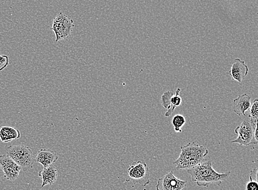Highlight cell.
Listing matches in <instances>:
<instances>
[{
	"label": "cell",
	"instance_id": "obj_1",
	"mask_svg": "<svg viewBox=\"0 0 258 190\" xmlns=\"http://www.w3.org/2000/svg\"><path fill=\"white\" fill-rule=\"evenodd\" d=\"M213 164L212 159H205L194 167L187 169V171L191 175L192 181L200 187H208L213 183L220 186L229 178L231 171L219 173L213 168Z\"/></svg>",
	"mask_w": 258,
	"mask_h": 190
},
{
	"label": "cell",
	"instance_id": "obj_2",
	"mask_svg": "<svg viewBox=\"0 0 258 190\" xmlns=\"http://www.w3.org/2000/svg\"><path fill=\"white\" fill-rule=\"evenodd\" d=\"M181 154L173 164L177 169H189L204 160L209 151L204 146L195 142L180 147Z\"/></svg>",
	"mask_w": 258,
	"mask_h": 190
},
{
	"label": "cell",
	"instance_id": "obj_3",
	"mask_svg": "<svg viewBox=\"0 0 258 190\" xmlns=\"http://www.w3.org/2000/svg\"><path fill=\"white\" fill-rule=\"evenodd\" d=\"M6 154L14 159L24 171L33 167L35 157L29 146L24 145H11L6 149Z\"/></svg>",
	"mask_w": 258,
	"mask_h": 190
},
{
	"label": "cell",
	"instance_id": "obj_4",
	"mask_svg": "<svg viewBox=\"0 0 258 190\" xmlns=\"http://www.w3.org/2000/svg\"><path fill=\"white\" fill-rule=\"evenodd\" d=\"M127 176L126 181H133L134 185L139 183L145 187L150 183V170L148 165L144 161L133 162L127 169Z\"/></svg>",
	"mask_w": 258,
	"mask_h": 190
},
{
	"label": "cell",
	"instance_id": "obj_5",
	"mask_svg": "<svg viewBox=\"0 0 258 190\" xmlns=\"http://www.w3.org/2000/svg\"><path fill=\"white\" fill-rule=\"evenodd\" d=\"M256 121L251 119L249 116L244 119L240 125L235 130L237 138L232 141V144L247 146L254 145V132Z\"/></svg>",
	"mask_w": 258,
	"mask_h": 190
},
{
	"label": "cell",
	"instance_id": "obj_6",
	"mask_svg": "<svg viewBox=\"0 0 258 190\" xmlns=\"http://www.w3.org/2000/svg\"><path fill=\"white\" fill-rule=\"evenodd\" d=\"M75 27L74 21L69 16L60 13L54 18L51 28L56 35V42L69 38Z\"/></svg>",
	"mask_w": 258,
	"mask_h": 190
},
{
	"label": "cell",
	"instance_id": "obj_7",
	"mask_svg": "<svg viewBox=\"0 0 258 190\" xmlns=\"http://www.w3.org/2000/svg\"><path fill=\"white\" fill-rule=\"evenodd\" d=\"M0 167L3 171L4 178L14 181L19 176L22 168L7 154L0 155Z\"/></svg>",
	"mask_w": 258,
	"mask_h": 190
},
{
	"label": "cell",
	"instance_id": "obj_8",
	"mask_svg": "<svg viewBox=\"0 0 258 190\" xmlns=\"http://www.w3.org/2000/svg\"><path fill=\"white\" fill-rule=\"evenodd\" d=\"M186 181L177 178L173 171L163 175L158 180L156 188L158 190H181L186 187Z\"/></svg>",
	"mask_w": 258,
	"mask_h": 190
},
{
	"label": "cell",
	"instance_id": "obj_9",
	"mask_svg": "<svg viewBox=\"0 0 258 190\" xmlns=\"http://www.w3.org/2000/svg\"><path fill=\"white\" fill-rule=\"evenodd\" d=\"M248 67L245 64L244 61L236 58L233 61L227 74L230 76L233 80L241 83L248 75Z\"/></svg>",
	"mask_w": 258,
	"mask_h": 190
},
{
	"label": "cell",
	"instance_id": "obj_10",
	"mask_svg": "<svg viewBox=\"0 0 258 190\" xmlns=\"http://www.w3.org/2000/svg\"><path fill=\"white\" fill-rule=\"evenodd\" d=\"M251 106V97L247 94L239 95L233 101V111L239 116H245Z\"/></svg>",
	"mask_w": 258,
	"mask_h": 190
},
{
	"label": "cell",
	"instance_id": "obj_11",
	"mask_svg": "<svg viewBox=\"0 0 258 190\" xmlns=\"http://www.w3.org/2000/svg\"><path fill=\"white\" fill-rule=\"evenodd\" d=\"M58 155L56 152L50 149H41L35 157V161L41 164L44 168L56 162Z\"/></svg>",
	"mask_w": 258,
	"mask_h": 190
},
{
	"label": "cell",
	"instance_id": "obj_12",
	"mask_svg": "<svg viewBox=\"0 0 258 190\" xmlns=\"http://www.w3.org/2000/svg\"><path fill=\"white\" fill-rule=\"evenodd\" d=\"M42 179L41 188L46 185H52L56 181L58 177L57 170L53 164L44 168L38 174Z\"/></svg>",
	"mask_w": 258,
	"mask_h": 190
},
{
	"label": "cell",
	"instance_id": "obj_13",
	"mask_svg": "<svg viewBox=\"0 0 258 190\" xmlns=\"http://www.w3.org/2000/svg\"><path fill=\"white\" fill-rule=\"evenodd\" d=\"M21 132L15 127L4 126L0 128V140L3 143H9L21 138Z\"/></svg>",
	"mask_w": 258,
	"mask_h": 190
},
{
	"label": "cell",
	"instance_id": "obj_14",
	"mask_svg": "<svg viewBox=\"0 0 258 190\" xmlns=\"http://www.w3.org/2000/svg\"><path fill=\"white\" fill-rule=\"evenodd\" d=\"M181 89L180 88H177L175 91V94H173L170 98V108L165 113V117H169L174 112L176 108L179 107L181 105L182 103V98L180 96Z\"/></svg>",
	"mask_w": 258,
	"mask_h": 190
},
{
	"label": "cell",
	"instance_id": "obj_15",
	"mask_svg": "<svg viewBox=\"0 0 258 190\" xmlns=\"http://www.w3.org/2000/svg\"><path fill=\"white\" fill-rule=\"evenodd\" d=\"M186 120L182 115H175L172 119L171 124L176 133H181L182 128L186 124Z\"/></svg>",
	"mask_w": 258,
	"mask_h": 190
},
{
	"label": "cell",
	"instance_id": "obj_16",
	"mask_svg": "<svg viewBox=\"0 0 258 190\" xmlns=\"http://www.w3.org/2000/svg\"><path fill=\"white\" fill-rule=\"evenodd\" d=\"M248 116L254 121L258 120V99H255L252 104H251Z\"/></svg>",
	"mask_w": 258,
	"mask_h": 190
},
{
	"label": "cell",
	"instance_id": "obj_17",
	"mask_svg": "<svg viewBox=\"0 0 258 190\" xmlns=\"http://www.w3.org/2000/svg\"><path fill=\"white\" fill-rule=\"evenodd\" d=\"M173 95V93L172 91H168L164 93L162 96V105L166 109L169 110L170 108V98Z\"/></svg>",
	"mask_w": 258,
	"mask_h": 190
},
{
	"label": "cell",
	"instance_id": "obj_18",
	"mask_svg": "<svg viewBox=\"0 0 258 190\" xmlns=\"http://www.w3.org/2000/svg\"><path fill=\"white\" fill-rule=\"evenodd\" d=\"M9 58L6 55H0V71L4 70L9 65Z\"/></svg>",
	"mask_w": 258,
	"mask_h": 190
},
{
	"label": "cell",
	"instance_id": "obj_19",
	"mask_svg": "<svg viewBox=\"0 0 258 190\" xmlns=\"http://www.w3.org/2000/svg\"><path fill=\"white\" fill-rule=\"evenodd\" d=\"M246 190H258V183L256 181L249 179L246 185H245Z\"/></svg>",
	"mask_w": 258,
	"mask_h": 190
},
{
	"label": "cell",
	"instance_id": "obj_20",
	"mask_svg": "<svg viewBox=\"0 0 258 190\" xmlns=\"http://www.w3.org/2000/svg\"><path fill=\"white\" fill-rule=\"evenodd\" d=\"M249 179L254 180L258 183V167L250 171Z\"/></svg>",
	"mask_w": 258,
	"mask_h": 190
},
{
	"label": "cell",
	"instance_id": "obj_21",
	"mask_svg": "<svg viewBox=\"0 0 258 190\" xmlns=\"http://www.w3.org/2000/svg\"><path fill=\"white\" fill-rule=\"evenodd\" d=\"M254 145H258V120L256 122V126L254 132Z\"/></svg>",
	"mask_w": 258,
	"mask_h": 190
},
{
	"label": "cell",
	"instance_id": "obj_22",
	"mask_svg": "<svg viewBox=\"0 0 258 190\" xmlns=\"http://www.w3.org/2000/svg\"><path fill=\"white\" fill-rule=\"evenodd\" d=\"M257 15H258V7H257Z\"/></svg>",
	"mask_w": 258,
	"mask_h": 190
}]
</instances>
